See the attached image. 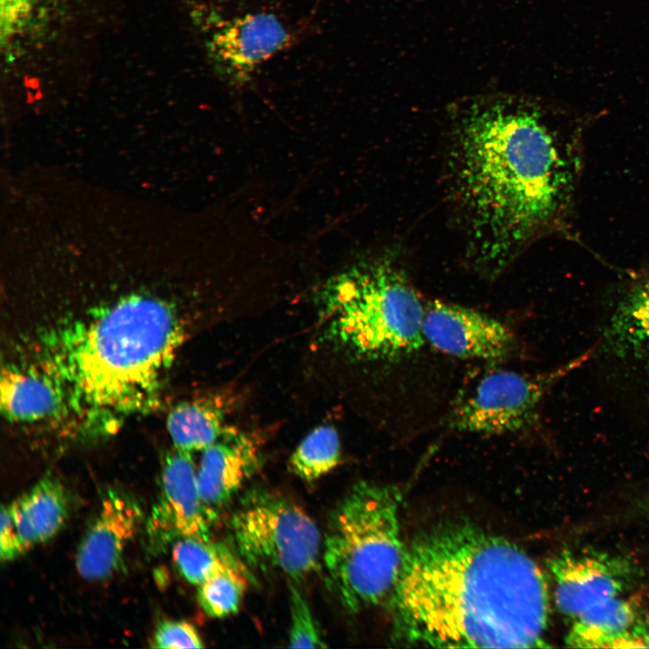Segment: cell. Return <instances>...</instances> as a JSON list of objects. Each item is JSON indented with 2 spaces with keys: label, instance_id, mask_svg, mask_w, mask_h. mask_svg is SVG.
Segmentation results:
<instances>
[{
  "label": "cell",
  "instance_id": "603a6c76",
  "mask_svg": "<svg viewBox=\"0 0 649 649\" xmlns=\"http://www.w3.org/2000/svg\"><path fill=\"white\" fill-rule=\"evenodd\" d=\"M47 0H1V37L10 41L23 32Z\"/></svg>",
  "mask_w": 649,
  "mask_h": 649
},
{
  "label": "cell",
  "instance_id": "2e32d148",
  "mask_svg": "<svg viewBox=\"0 0 649 649\" xmlns=\"http://www.w3.org/2000/svg\"><path fill=\"white\" fill-rule=\"evenodd\" d=\"M68 407L64 390L45 368H7L1 379V408L7 418L23 423L42 421Z\"/></svg>",
  "mask_w": 649,
  "mask_h": 649
},
{
  "label": "cell",
  "instance_id": "5bb4252c",
  "mask_svg": "<svg viewBox=\"0 0 649 649\" xmlns=\"http://www.w3.org/2000/svg\"><path fill=\"white\" fill-rule=\"evenodd\" d=\"M202 452L197 483L211 522L260 468L261 452L251 434L232 426Z\"/></svg>",
  "mask_w": 649,
  "mask_h": 649
},
{
  "label": "cell",
  "instance_id": "4fadbf2b",
  "mask_svg": "<svg viewBox=\"0 0 649 649\" xmlns=\"http://www.w3.org/2000/svg\"><path fill=\"white\" fill-rule=\"evenodd\" d=\"M142 520V511L128 493L108 489L93 521L81 539L76 556L79 575L102 580L113 575Z\"/></svg>",
  "mask_w": 649,
  "mask_h": 649
},
{
  "label": "cell",
  "instance_id": "d4e9b609",
  "mask_svg": "<svg viewBox=\"0 0 649 649\" xmlns=\"http://www.w3.org/2000/svg\"><path fill=\"white\" fill-rule=\"evenodd\" d=\"M21 538L16 531L8 506H2L0 531L1 560L10 561L25 552Z\"/></svg>",
  "mask_w": 649,
  "mask_h": 649
},
{
  "label": "cell",
  "instance_id": "cb8c5ba5",
  "mask_svg": "<svg viewBox=\"0 0 649 649\" xmlns=\"http://www.w3.org/2000/svg\"><path fill=\"white\" fill-rule=\"evenodd\" d=\"M154 648H201L202 639L196 627L187 621L168 620L160 623L151 640Z\"/></svg>",
  "mask_w": 649,
  "mask_h": 649
},
{
  "label": "cell",
  "instance_id": "9c48e42d",
  "mask_svg": "<svg viewBox=\"0 0 649 649\" xmlns=\"http://www.w3.org/2000/svg\"><path fill=\"white\" fill-rule=\"evenodd\" d=\"M297 37L278 14L260 10L215 21L206 46L221 78L232 86L242 87L261 65L296 43Z\"/></svg>",
  "mask_w": 649,
  "mask_h": 649
},
{
  "label": "cell",
  "instance_id": "8fae6325",
  "mask_svg": "<svg viewBox=\"0 0 649 649\" xmlns=\"http://www.w3.org/2000/svg\"><path fill=\"white\" fill-rule=\"evenodd\" d=\"M423 334L438 351L462 359L502 360L516 344L513 332L500 320L441 300L425 306Z\"/></svg>",
  "mask_w": 649,
  "mask_h": 649
},
{
  "label": "cell",
  "instance_id": "277c9868",
  "mask_svg": "<svg viewBox=\"0 0 649 649\" xmlns=\"http://www.w3.org/2000/svg\"><path fill=\"white\" fill-rule=\"evenodd\" d=\"M331 341L355 357L398 361L425 343V306L396 251L353 264L320 292Z\"/></svg>",
  "mask_w": 649,
  "mask_h": 649
},
{
  "label": "cell",
  "instance_id": "30bf717a",
  "mask_svg": "<svg viewBox=\"0 0 649 649\" xmlns=\"http://www.w3.org/2000/svg\"><path fill=\"white\" fill-rule=\"evenodd\" d=\"M548 565L556 607L570 621L625 595L640 575L636 563L626 556L585 549L563 550Z\"/></svg>",
  "mask_w": 649,
  "mask_h": 649
},
{
  "label": "cell",
  "instance_id": "ffe728a7",
  "mask_svg": "<svg viewBox=\"0 0 649 649\" xmlns=\"http://www.w3.org/2000/svg\"><path fill=\"white\" fill-rule=\"evenodd\" d=\"M172 558L181 575L197 586L228 568L238 566L224 546L188 537L179 538L174 544Z\"/></svg>",
  "mask_w": 649,
  "mask_h": 649
},
{
  "label": "cell",
  "instance_id": "ac0fdd59",
  "mask_svg": "<svg viewBox=\"0 0 649 649\" xmlns=\"http://www.w3.org/2000/svg\"><path fill=\"white\" fill-rule=\"evenodd\" d=\"M8 507L21 541L28 550L59 531L68 517L69 501L59 480L46 476Z\"/></svg>",
  "mask_w": 649,
  "mask_h": 649
},
{
  "label": "cell",
  "instance_id": "5b68a950",
  "mask_svg": "<svg viewBox=\"0 0 649 649\" xmlns=\"http://www.w3.org/2000/svg\"><path fill=\"white\" fill-rule=\"evenodd\" d=\"M401 497L395 486L359 481L332 510L323 560L332 590L350 612L388 603L397 587L406 553Z\"/></svg>",
  "mask_w": 649,
  "mask_h": 649
},
{
  "label": "cell",
  "instance_id": "7402d4cb",
  "mask_svg": "<svg viewBox=\"0 0 649 649\" xmlns=\"http://www.w3.org/2000/svg\"><path fill=\"white\" fill-rule=\"evenodd\" d=\"M289 648H324L326 644L303 594L289 580Z\"/></svg>",
  "mask_w": 649,
  "mask_h": 649
},
{
  "label": "cell",
  "instance_id": "44dd1931",
  "mask_svg": "<svg viewBox=\"0 0 649 649\" xmlns=\"http://www.w3.org/2000/svg\"><path fill=\"white\" fill-rule=\"evenodd\" d=\"M246 584L240 567H231L199 584L197 600L208 616L222 618L238 610Z\"/></svg>",
  "mask_w": 649,
  "mask_h": 649
},
{
  "label": "cell",
  "instance_id": "8992f818",
  "mask_svg": "<svg viewBox=\"0 0 649 649\" xmlns=\"http://www.w3.org/2000/svg\"><path fill=\"white\" fill-rule=\"evenodd\" d=\"M240 558L262 571H280L294 582L316 570L319 530L309 515L281 494L253 489L240 499L229 521Z\"/></svg>",
  "mask_w": 649,
  "mask_h": 649
},
{
  "label": "cell",
  "instance_id": "ba28073f",
  "mask_svg": "<svg viewBox=\"0 0 649 649\" xmlns=\"http://www.w3.org/2000/svg\"><path fill=\"white\" fill-rule=\"evenodd\" d=\"M592 347L622 384L649 398V270L621 290Z\"/></svg>",
  "mask_w": 649,
  "mask_h": 649
},
{
  "label": "cell",
  "instance_id": "d6986e66",
  "mask_svg": "<svg viewBox=\"0 0 649 649\" xmlns=\"http://www.w3.org/2000/svg\"><path fill=\"white\" fill-rule=\"evenodd\" d=\"M341 459L337 431L324 425L312 430L289 458V469L300 480L312 482L334 469Z\"/></svg>",
  "mask_w": 649,
  "mask_h": 649
},
{
  "label": "cell",
  "instance_id": "7c38bea8",
  "mask_svg": "<svg viewBox=\"0 0 649 649\" xmlns=\"http://www.w3.org/2000/svg\"><path fill=\"white\" fill-rule=\"evenodd\" d=\"M191 452L174 448L160 475V494L149 521L152 539L188 537L210 541L209 519L198 493Z\"/></svg>",
  "mask_w": 649,
  "mask_h": 649
},
{
  "label": "cell",
  "instance_id": "7a4b0ae2",
  "mask_svg": "<svg viewBox=\"0 0 649 649\" xmlns=\"http://www.w3.org/2000/svg\"><path fill=\"white\" fill-rule=\"evenodd\" d=\"M394 631L437 648L547 647L549 592L536 562L468 523L419 535L388 601Z\"/></svg>",
  "mask_w": 649,
  "mask_h": 649
},
{
  "label": "cell",
  "instance_id": "3957f363",
  "mask_svg": "<svg viewBox=\"0 0 649 649\" xmlns=\"http://www.w3.org/2000/svg\"><path fill=\"white\" fill-rule=\"evenodd\" d=\"M183 339L176 309L132 295L48 335L44 368L87 426L110 430L152 407Z\"/></svg>",
  "mask_w": 649,
  "mask_h": 649
},
{
  "label": "cell",
  "instance_id": "6da1fadb",
  "mask_svg": "<svg viewBox=\"0 0 649 649\" xmlns=\"http://www.w3.org/2000/svg\"><path fill=\"white\" fill-rule=\"evenodd\" d=\"M444 139L446 195L473 272L495 279L529 245L565 232L583 169L579 126L526 100L481 98L452 114Z\"/></svg>",
  "mask_w": 649,
  "mask_h": 649
},
{
  "label": "cell",
  "instance_id": "52a82bcc",
  "mask_svg": "<svg viewBox=\"0 0 649 649\" xmlns=\"http://www.w3.org/2000/svg\"><path fill=\"white\" fill-rule=\"evenodd\" d=\"M590 348L555 369L539 373L497 370L482 376L454 404L448 425L452 430L477 434H505L537 425L546 394L562 379L588 363Z\"/></svg>",
  "mask_w": 649,
  "mask_h": 649
},
{
  "label": "cell",
  "instance_id": "e0dca14e",
  "mask_svg": "<svg viewBox=\"0 0 649 649\" xmlns=\"http://www.w3.org/2000/svg\"><path fill=\"white\" fill-rule=\"evenodd\" d=\"M236 399L237 396L229 389L175 406L167 418V428L174 447L192 452L203 451L216 442L227 428L225 420Z\"/></svg>",
  "mask_w": 649,
  "mask_h": 649
},
{
  "label": "cell",
  "instance_id": "9a60e30c",
  "mask_svg": "<svg viewBox=\"0 0 649 649\" xmlns=\"http://www.w3.org/2000/svg\"><path fill=\"white\" fill-rule=\"evenodd\" d=\"M565 644L571 648H649V613L625 595L570 621Z\"/></svg>",
  "mask_w": 649,
  "mask_h": 649
}]
</instances>
